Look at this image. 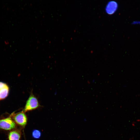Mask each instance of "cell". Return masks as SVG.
I'll list each match as a JSON object with an SVG mask.
<instances>
[{"label":"cell","instance_id":"obj_1","mask_svg":"<svg viewBox=\"0 0 140 140\" xmlns=\"http://www.w3.org/2000/svg\"><path fill=\"white\" fill-rule=\"evenodd\" d=\"M40 106L37 98L31 92L26 101L23 111L25 113L35 110Z\"/></svg>","mask_w":140,"mask_h":140},{"label":"cell","instance_id":"obj_2","mask_svg":"<svg viewBox=\"0 0 140 140\" xmlns=\"http://www.w3.org/2000/svg\"><path fill=\"white\" fill-rule=\"evenodd\" d=\"M10 116L15 123L20 127L24 128L26 125L27 118L23 111L16 113L13 112Z\"/></svg>","mask_w":140,"mask_h":140},{"label":"cell","instance_id":"obj_3","mask_svg":"<svg viewBox=\"0 0 140 140\" xmlns=\"http://www.w3.org/2000/svg\"><path fill=\"white\" fill-rule=\"evenodd\" d=\"M16 123L10 116L5 118L0 119V128L5 130H10L16 128Z\"/></svg>","mask_w":140,"mask_h":140},{"label":"cell","instance_id":"obj_4","mask_svg":"<svg viewBox=\"0 0 140 140\" xmlns=\"http://www.w3.org/2000/svg\"><path fill=\"white\" fill-rule=\"evenodd\" d=\"M118 7V4L116 1H109L106 5L105 11L108 15H113L116 12Z\"/></svg>","mask_w":140,"mask_h":140},{"label":"cell","instance_id":"obj_5","mask_svg":"<svg viewBox=\"0 0 140 140\" xmlns=\"http://www.w3.org/2000/svg\"><path fill=\"white\" fill-rule=\"evenodd\" d=\"M9 87L5 83L0 82V100L6 97L9 92Z\"/></svg>","mask_w":140,"mask_h":140},{"label":"cell","instance_id":"obj_6","mask_svg":"<svg viewBox=\"0 0 140 140\" xmlns=\"http://www.w3.org/2000/svg\"><path fill=\"white\" fill-rule=\"evenodd\" d=\"M21 132L18 130H13L10 131L8 135V140H20Z\"/></svg>","mask_w":140,"mask_h":140},{"label":"cell","instance_id":"obj_7","mask_svg":"<svg viewBox=\"0 0 140 140\" xmlns=\"http://www.w3.org/2000/svg\"><path fill=\"white\" fill-rule=\"evenodd\" d=\"M41 132L38 130H33L32 133V137L35 139L39 138L41 136Z\"/></svg>","mask_w":140,"mask_h":140},{"label":"cell","instance_id":"obj_8","mask_svg":"<svg viewBox=\"0 0 140 140\" xmlns=\"http://www.w3.org/2000/svg\"><path fill=\"white\" fill-rule=\"evenodd\" d=\"M4 44L5 45H7L9 44V42L8 40H5L4 42Z\"/></svg>","mask_w":140,"mask_h":140}]
</instances>
